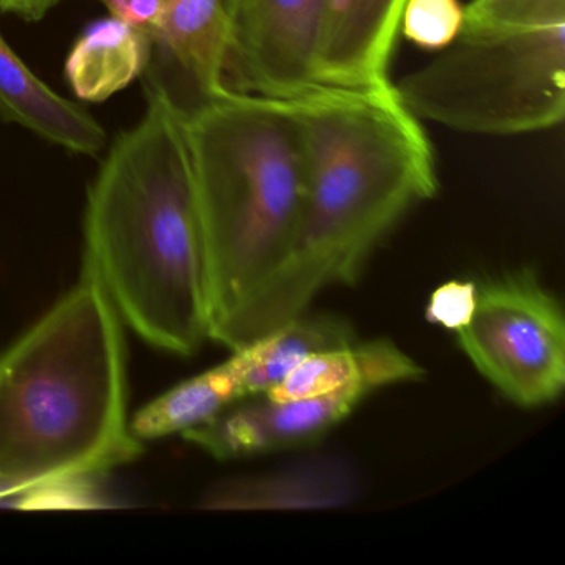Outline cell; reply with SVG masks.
<instances>
[{"label":"cell","mask_w":565,"mask_h":565,"mask_svg":"<svg viewBox=\"0 0 565 565\" xmlns=\"http://www.w3.org/2000/svg\"><path fill=\"white\" fill-rule=\"evenodd\" d=\"M302 125L306 188L282 263L214 342L244 349L359 282L399 221L438 193L435 150L395 84L319 85L292 98Z\"/></svg>","instance_id":"obj_1"},{"label":"cell","mask_w":565,"mask_h":565,"mask_svg":"<svg viewBox=\"0 0 565 565\" xmlns=\"http://www.w3.org/2000/svg\"><path fill=\"white\" fill-rule=\"evenodd\" d=\"M147 95L88 193L84 267L145 342L190 356L210 340L196 184L180 111Z\"/></svg>","instance_id":"obj_2"},{"label":"cell","mask_w":565,"mask_h":565,"mask_svg":"<svg viewBox=\"0 0 565 565\" xmlns=\"http://www.w3.org/2000/svg\"><path fill=\"white\" fill-rule=\"evenodd\" d=\"M140 451L120 316L84 267L81 282L0 353V502L98 479Z\"/></svg>","instance_id":"obj_3"},{"label":"cell","mask_w":565,"mask_h":565,"mask_svg":"<svg viewBox=\"0 0 565 565\" xmlns=\"http://www.w3.org/2000/svg\"><path fill=\"white\" fill-rule=\"evenodd\" d=\"M180 115L196 184L214 342L292 243L306 188L302 125L292 100L233 88Z\"/></svg>","instance_id":"obj_4"},{"label":"cell","mask_w":565,"mask_h":565,"mask_svg":"<svg viewBox=\"0 0 565 565\" xmlns=\"http://www.w3.org/2000/svg\"><path fill=\"white\" fill-rule=\"evenodd\" d=\"M395 87L416 118L462 134L557 127L565 115V14L465 22L448 47Z\"/></svg>","instance_id":"obj_5"},{"label":"cell","mask_w":565,"mask_h":565,"mask_svg":"<svg viewBox=\"0 0 565 565\" xmlns=\"http://www.w3.org/2000/svg\"><path fill=\"white\" fill-rule=\"evenodd\" d=\"M456 337L475 369L521 408L551 405L564 392V313L531 270L479 286L475 316Z\"/></svg>","instance_id":"obj_6"},{"label":"cell","mask_w":565,"mask_h":565,"mask_svg":"<svg viewBox=\"0 0 565 565\" xmlns=\"http://www.w3.org/2000/svg\"><path fill=\"white\" fill-rule=\"evenodd\" d=\"M330 2L237 0L224 85L284 100L319 87Z\"/></svg>","instance_id":"obj_7"},{"label":"cell","mask_w":565,"mask_h":565,"mask_svg":"<svg viewBox=\"0 0 565 565\" xmlns=\"http://www.w3.org/2000/svg\"><path fill=\"white\" fill-rule=\"evenodd\" d=\"M370 395L362 386H347L299 399L249 396L183 436L217 461L289 451L319 441Z\"/></svg>","instance_id":"obj_8"},{"label":"cell","mask_w":565,"mask_h":565,"mask_svg":"<svg viewBox=\"0 0 565 565\" xmlns=\"http://www.w3.org/2000/svg\"><path fill=\"white\" fill-rule=\"evenodd\" d=\"M237 0H170L167 21L150 41L147 90L178 111L227 88L224 65Z\"/></svg>","instance_id":"obj_9"},{"label":"cell","mask_w":565,"mask_h":565,"mask_svg":"<svg viewBox=\"0 0 565 565\" xmlns=\"http://www.w3.org/2000/svg\"><path fill=\"white\" fill-rule=\"evenodd\" d=\"M359 476L339 456H309L279 468L233 476L207 489L201 508L210 511H332L359 495Z\"/></svg>","instance_id":"obj_10"},{"label":"cell","mask_w":565,"mask_h":565,"mask_svg":"<svg viewBox=\"0 0 565 565\" xmlns=\"http://www.w3.org/2000/svg\"><path fill=\"white\" fill-rule=\"evenodd\" d=\"M406 0H332L319 64L320 85H366L388 78Z\"/></svg>","instance_id":"obj_11"},{"label":"cell","mask_w":565,"mask_h":565,"mask_svg":"<svg viewBox=\"0 0 565 565\" xmlns=\"http://www.w3.org/2000/svg\"><path fill=\"white\" fill-rule=\"evenodd\" d=\"M0 115L78 154H97L107 134L90 114L55 94L0 35Z\"/></svg>","instance_id":"obj_12"},{"label":"cell","mask_w":565,"mask_h":565,"mask_svg":"<svg viewBox=\"0 0 565 565\" xmlns=\"http://www.w3.org/2000/svg\"><path fill=\"white\" fill-rule=\"evenodd\" d=\"M425 375L418 362L386 339L359 342L310 356L266 393L273 399L326 395L347 386L375 393L388 386L418 382Z\"/></svg>","instance_id":"obj_13"},{"label":"cell","mask_w":565,"mask_h":565,"mask_svg":"<svg viewBox=\"0 0 565 565\" xmlns=\"http://www.w3.org/2000/svg\"><path fill=\"white\" fill-rule=\"evenodd\" d=\"M355 327L329 312L299 313L273 332L236 350L243 363L246 398L266 395L310 356L356 342Z\"/></svg>","instance_id":"obj_14"},{"label":"cell","mask_w":565,"mask_h":565,"mask_svg":"<svg viewBox=\"0 0 565 565\" xmlns=\"http://www.w3.org/2000/svg\"><path fill=\"white\" fill-rule=\"evenodd\" d=\"M148 57L147 35L118 19H105L77 39L65 62V75L78 98L97 104L143 75Z\"/></svg>","instance_id":"obj_15"},{"label":"cell","mask_w":565,"mask_h":565,"mask_svg":"<svg viewBox=\"0 0 565 565\" xmlns=\"http://www.w3.org/2000/svg\"><path fill=\"white\" fill-rule=\"evenodd\" d=\"M243 398V363L236 352H231L226 362L184 380L138 409L130 419V429L140 441L183 435Z\"/></svg>","instance_id":"obj_16"},{"label":"cell","mask_w":565,"mask_h":565,"mask_svg":"<svg viewBox=\"0 0 565 565\" xmlns=\"http://www.w3.org/2000/svg\"><path fill=\"white\" fill-rule=\"evenodd\" d=\"M465 24V6L459 0H406L399 31L416 47L443 51Z\"/></svg>","instance_id":"obj_17"},{"label":"cell","mask_w":565,"mask_h":565,"mask_svg":"<svg viewBox=\"0 0 565 565\" xmlns=\"http://www.w3.org/2000/svg\"><path fill=\"white\" fill-rule=\"evenodd\" d=\"M479 286L472 280H448L433 290L426 303L429 323L458 333L468 326L478 306Z\"/></svg>","instance_id":"obj_18"},{"label":"cell","mask_w":565,"mask_h":565,"mask_svg":"<svg viewBox=\"0 0 565 565\" xmlns=\"http://www.w3.org/2000/svg\"><path fill=\"white\" fill-rule=\"evenodd\" d=\"M565 12V0H471L465 6L466 24L524 21Z\"/></svg>","instance_id":"obj_19"},{"label":"cell","mask_w":565,"mask_h":565,"mask_svg":"<svg viewBox=\"0 0 565 565\" xmlns=\"http://www.w3.org/2000/svg\"><path fill=\"white\" fill-rule=\"evenodd\" d=\"M110 11L111 18L130 25L147 35L148 41L157 38L167 21L170 0H100Z\"/></svg>","instance_id":"obj_20"},{"label":"cell","mask_w":565,"mask_h":565,"mask_svg":"<svg viewBox=\"0 0 565 565\" xmlns=\"http://www.w3.org/2000/svg\"><path fill=\"white\" fill-rule=\"evenodd\" d=\"M58 2L62 0H0V12L29 22L41 21Z\"/></svg>","instance_id":"obj_21"}]
</instances>
